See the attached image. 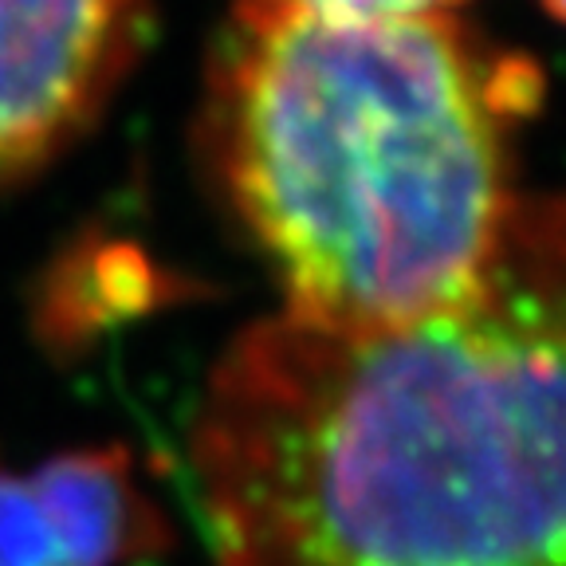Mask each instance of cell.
Segmentation results:
<instances>
[{
    "label": "cell",
    "mask_w": 566,
    "mask_h": 566,
    "mask_svg": "<svg viewBox=\"0 0 566 566\" xmlns=\"http://www.w3.org/2000/svg\"><path fill=\"white\" fill-rule=\"evenodd\" d=\"M166 543V512L123 444L0 472V566H134Z\"/></svg>",
    "instance_id": "4"
},
{
    "label": "cell",
    "mask_w": 566,
    "mask_h": 566,
    "mask_svg": "<svg viewBox=\"0 0 566 566\" xmlns=\"http://www.w3.org/2000/svg\"><path fill=\"white\" fill-rule=\"evenodd\" d=\"M150 28V0H0V189L95 126Z\"/></svg>",
    "instance_id": "3"
},
{
    "label": "cell",
    "mask_w": 566,
    "mask_h": 566,
    "mask_svg": "<svg viewBox=\"0 0 566 566\" xmlns=\"http://www.w3.org/2000/svg\"><path fill=\"white\" fill-rule=\"evenodd\" d=\"M539 63L457 17L237 24L209 67L201 158L283 315L401 327L484 280L512 229Z\"/></svg>",
    "instance_id": "2"
},
{
    "label": "cell",
    "mask_w": 566,
    "mask_h": 566,
    "mask_svg": "<svg viewBox=\"0 0 566 566\" xmlns=\"http://www.w3.org/2000/svg\"><path fill=\"white\" fill-rule=\"evenodd\" d=\"M543 4H547V12H551V17H555V20H563V24H566V0H543Z\"/></svg>",
    "instance_id": "6"
},
{
    "label": "cell",
    "mask_w": 566,
    "mask_h": 566,
    "mask_svg": "<svg viewBox=\"0 0 566 566\" xmlns=\"http://www.w3.org/2000/svg\"><path fill=\"white\" fill-rule=\"evenodd\" d=\"M189 480L217 566H566V193L523 197L444 311L248 323L189 417Z\"/></svg>",
    "instance_id": "1"
},
{
    "label": "cell",
    "mask_w": 566,
    "mask_h": 566,
    "mask_svg": "<svg viewBox=\"0 0 566 566\" xmlns=\"http://www.w3.org/2000/svg\"><path fill=\"white\" fill-rule=\"evenodd\" d=\"M464 0H232L237 24H394L452 17Z\"/></svg>",
    "instance_id": "5"
}]
</instances>
